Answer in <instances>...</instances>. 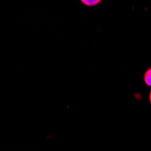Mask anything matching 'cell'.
<instances>
[{
  "mask_svg": "<svg viewBox=\"0 0 151 151\" xmlns=\"http://www.w3.org/2000/svg\"><path fill=\"white\" fill-rule=\"evenodd\" d=\"M144 81L147 86L151 87V68H148V69L147 70V72L145 73Z\"/></svg>",
  "mask_w": 151,
  "mask_h": 151,
  "instance_id": "obj_1",
  "label": "cell"
},
{
  "mask_svg": "<svg viewBox=\"0 0 151 151\" xmlns=\"http://www.w3.org/2000/svg\"><path fill=\"white\" fill-rule=\"evenodd\" d=\"M81 1L87 6H93L100 4L101 0H81Z\"/></svg>",
  "mask_w": 151,
  "mask_h": 151,
  "instance_id": "obj_2",
  "label": "cell"
},
{
  "mask_svg": "<svg viewBox=\"0 0 151 151\" xmlns=\"http://www.w3.org/2000/svg\"><path fill=\"white\" fill-rule=\"evenodd\" d=\"M148 99H149V102H150V104H151V91H150L149 95H148Z\"/></svg>",
  "mask_w": 151,
  "mask_h": 151,
  "instance_id": "obj_3",
  "label": "cell"
}]
</instances>
